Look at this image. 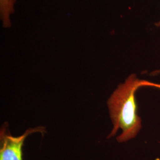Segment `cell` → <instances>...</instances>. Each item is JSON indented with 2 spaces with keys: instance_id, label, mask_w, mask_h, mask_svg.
I'll list each match as a JSON object with an SVG mask.
<instances>
[{
  "instance_id": "obj_4",
  "label": "cell",
  "mask_w": 160,
  "mask_h": 160,
  "mask_svg": "<svg viewBox=\"0 0 160 160\" xmlns=\"http://www.w3.org/2000/svg\"><path fill=\"white\" fill-rule=\"evenodd\" d=\"M155 26H157L158 28H160V20H159L158 22H157V23H155Z\"/></svg>"
},
{
  "instance_id": "obj_1",
  "label": "cell",
  "mask_w": 160,
  "mask_h": 160,
  "mask_svg": "<svg viewBox=\"0 0 160 160\" xmlns=\"http://www.w3.org/2000/svg\"><path fill=\"white\" fill-rule=\"evenodd\" d=\"M158 86L148 81L139 79L135 74L130 75L123 83L118 86L108 100L113 129L108 138L114 136L120 129L119 142H125L135 138L142 128V121L137 113L135 93L142 86Z\"/></svg>"
},
{
  "instance_id": "obj_2",
  "label": "cell",
  "mask_w": 160,
  "mask_h": 160,
  "mask_svg": "<svg viewBox=\"0 0 160 160\" xmlns=\"http://www.w3.org/2000/svg\"><path fill=\"white\" fill-rule=\"evenodd\" d=\"M45 132V127L38 126L29 128L21 136L14 137L9 131L8 125L4 123L0 131V160H24L23 145L26 138L36 132L43 135Z\"/></svg>"
},
{
  "instance_id": "obj_3",
  "label": "cell",
  "mask_w": 160,
  "mask_h": 160,
  "mask_svg": "<svg viewBox=\"0 0 160 160\" xmlns=\"http://www.w3.org/2000/svg\"><path fill=\"white\" fill-rule=\"evenodd\" d=\"M16 0H0V18L4 28L12 26L11 16L14 12Z\"/></svg>"
}]
</instances>
